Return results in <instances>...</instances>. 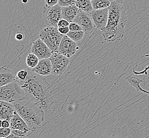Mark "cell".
Listing matches in <instances>:
<instances>
[{"instance_id":"17","label":"cell","mask_w":149,"mask_h":138,"mask_svg":"<svg viewBox=\"0 0 149 138\" xmlns=\"http://www.w3.org/2000/svg\"><path fill=\"white\" fill-rule=\"evenodd\" d=\"M126 79L132 87H133L137 92H143L146 94L149 95V91L146 90L141 86V84L143 82V80L139 78L133 77L132 75H129L126 78Z\"/></svg>"},{"instance_id":"19","label":"cell","mask_w":149,"mask_h":138,"mask_svg":"<svg viewBox=\"0 0 149 138\" xmlns=\"http://www.w3.org/2000/svg\"><path fill=\"white\" fill-rule=\"evenodd\" d=\"M91 1L94 9H102L109 8L112 3L110 0H92Z\"/></svg>"},{"instance_id":"33","label":"cell","mask_w":149,"mask_h":138,"mask_svg":"<svg viewBox=\"0 0 149 138\" xmlns=\"http://www.w3.org/2000/svg\"><path fill=\"white\" fill-rule=\"evenodd\" d=\"M111 2H118L120 3H123L125 0H110Z\"/></svg>"},{"instance_id":"30","label":"cell","mask_w":149,"mask_h":138,"mask_svg":"<svg viewBox=\"0 0 149 138\" xmlns=\"http://www.w3.org/2000/svg\"><path fill=\"white\" fill-rule=\"evenodd\" d=\"M58 29H59V31L60 33L63 35H66L70 32L69 27H63V28H58Z\"/></svg>"},{"instance_id":"6","label":"cell","mask_w":149,"mask_h":138,"mask_svg":"<svg viewBox=\"0 0 149 138\" xmlns=\"http://www.w3.org/2000/svg\"><path fill=\"white\" fill-rule=\"evenodd\" d=\"M62 7L58 4L52 7L44 6L43 10V18L46 25L48 26L58 27V23L61 19Z\"/></svg>"},{"instance_id":"10","label":"cell","mask_w":149,"mask_h":138,"mask_svg":"<svg viewBox=\"0 0 149 138\" xmlns=\"http://www.w3.org/2000/svg\"><path fill=\"white\" fill-rule=\"evenodd\" d=\"M78 49L77 43L72 40L66 34L64 35L60 42L58 52L67 58H72Z\"/></svg>"},{"instance_id":"21","label":"cell","mask_w":149,"mask_h":138,"mask_svg":"<svg viewBox=\"0 0 149 138\" xmlns=\"http://www.w3.org/2000/svg\"><path fill=\"white\" fill-rule=\"evenodd\" d=\"M85 34V32L83 30H80V31H70V32L67 34V35L72 40H74L75 42L78 43L81 40Z\"/></svg>"},{"instance_id":"12","label":"cell","mask_w":149,"mask_h":138,"mask_svg":"<svg viewBox=\"0 0 149 138\" xmlns=\"http://www.w3.org/2000/svg\"><path fill=\"white\" fill-rule=\"evenodd\" d=\"M16 109L13 103L6 101H0V119L10 121L16 112Z\"/></svg>"},{"instance_id":"4","label":"cell","mask_w":149,"mask_h":138,"mask_svg":"<svg viewBox=\"0 0 149 138\" xmlns=\"http://www.w3.org/2000/svg\"><path fill=\"white\" fill-rule=\"evenodd\" d=\"M25 92L20 84L15 80L1 87L0 100L15 103L26 98Z\"/></svg>"},{"instance_id":"32","label":"cell","mask_w":149,"mask_h":138,"mask_svg":"<svg viewBox=\"0 0 149 138\" xmlns=\"http://www.w3.org/2000/svg\"><path fill=\"white\" fill-rule=\"evenodd\" d=\"M24 38V35L22 32H18L15 35V39L19 41L23 40Z\"/></svg>"},{"instance_id":"11","label":"cell","mask_w":149,"mask_h":138,"mask_svg":"<svg viewBox=\"0 0 149 138\" xmlns=\"http://www.w3.org/2000/svg\"><path fill=\"white\" fill-rule=\"evenodd\" d=\"M31 53L37 55L39 60L49 58L52 53V50L40 38H38L32 44Z\"/></svg>"},{"instance_id":"22","label":"cell","mask_w":149,"mask_h":138,"mask_svg":"<svg viewBox=\"0 0 149 138\" xmlns=\"http://www.w3.org/2000/svg\"><path fill=\"white\" fill-rule=\"evenodd\" d=\"M30 132L24 131L20 130H12L11 134L9 136L8 138H26L29 135Z\"/></svg>"},{"instance_id":"26","label":"cell","mask_w":149,"mask_h":138,"mask_svg":"<svg viewBox=\"0 0 149 138\" xmlns=\"http://www.w3.org/2000/svg\"><path fill=\"white\" fill-rule=\"evenodd\" d=\"M70 31H80L83 30L81 27H80L77 23H75L74 21H72V23H70V25L69 26Z\"/></svg>"},{"instance_id":"24","label":"cell","mask_w":149,"mask_h":138,"mask_svg":"<svg viewBox=\"0 0 149 138\" xmlns=\"http://www.w3.org/2000/svg\"><path fill=\"white\" fill-rule=\"evenodd\" d=\"M12 133L11 128L10 127H3L0 128V138H8L11 135Z\"/></svg>"},{"instance_id":"23","label":"cell","mask_w":149,"mask_h":138,"mask_svg":"<svg viewBox=\"0 0 149 138\" xmlns=\"http://www.w3.org/2000/svg\"><path fill=\"white\" fill-rule=\"evenodd\" d=\"M28 75V68L21 70L19 72H17V74L16 75V80L17 81H23L26 80V78H27Z\"/></svg>"},{"instance_id":"18","label":"cell","mask_w":149,"mask_h":138,"mask_svg":"<svg viewBox=\"0 0 149 138\" xmlns=\"http://www.w3.org/2000/svg\"><path fill=\"white\" fill-rule=\"evenodd\" d=\"M75 4L80 11L91 13L94 9L91 0H76Z\"/></svg>"},{"instance_id":"20","label":"cell","mask_w":149,"mask_h":138,"mask_svg":"<svg viewBox=\"0 0 149 138\" xmlns=\"http://www.w3.org/2000/svg\"><path fill=\"white\" fill-rule=\"evenodd\" d=\"M39 60V58H38L37 55L31 53L28 55V56H26V63L29 68L32 69L37 65Z\"/></svg>"},{"instance_id":"1","label":"cell","mask_w":149,"mask_h":138,"mask_svg":"<svg viewBox=\"0 0 149 138\" xmlns=\"http://www.w3.org/2000/svg\"><path fill=\"white\" fill-rule=\"evenodd\" d=\"M28 75L26 80L17 81L23 88L26 98L37 104L45 112L55 103L50 85L43 76L28 68Z\"/></svg>"},{"instance_id":"27","label":"cell","mask_w":149,"mask_h":138,"mask_svg":"<svg viewBox=\"0 0 149 138\" xmlns=\"http://www.w3.org/2000/svg\"><path fill=\"white\" fill-rule=\"evenodd\" d=\"M145 56H146V57H149V54L145 55ZM148 70H149V64H148V65H146V67H145L144 69L143 70H142L141 71H136L135 70V69H133V73L135 75H147L148 74Z\"/></svg>"},{"instance_id":"15","label":"cell","mask_w":149,"mask_h":138,"mask_svg":"<svg viewBox=\"0 0 149 138\" xmlns=\"http://www.w3.org/2000/svg\"><path fill=\"white\" fill-rule=\"evenodd\" d=\"M10 127L12 130H20L26 132L31 131L29 129L28 124L17 112L10 121Z\"/></svg>"},{"instance_id":"14","label":"cell","mask_w":149,"mask_h":138,"mask_svg":"<svg viewBox=\"0 0 149 138\" xmlns=\"http://www.w3.org/2000/svg\"><path fill=\"white\" fill-rule=\"evenodd\" d=\"M16 80V75L11 69L6 66L0 68V87L11 83Z\"/></svg>"},{"instance_id":"3","label":"cell","mask_w":149,"mask_h":138,"mask_svg":"<svg viewBox=\"0 0 149 138\" xmlns=\"http://www.w3.org/2000/svg\"><path fill=\"white\" fill-rule=\"evenodd\" d=\"M13 104L17 112L26 122L32 132L42 126L45 112L37 104L26 97Z\"/></svg>"},{"instance_id":"35","label":"cell","mask_w":149,"mask_h":138,"mask_svg":"<svg viewBox=\"0 0 149 138\" xmlns=\"http://www.w3.org/2000/svg\"><path fill=\"white\" fill-rule=\"evenodd\" d=\"M91 1H92V0H91Z\"/></svg>"},{"instance_id":"8","label":"cell","mask_w":149,"mask_h":138,"mask_svg":"<svg viewBox=\"0 0 149 138\" xmlns=\"http://www.w3.org/2000/svg\"><path fill=\"white\" fill-rule=\"evenodd\" d=\"M74 21L77 23L81 27L86 34L92 33L96 28L92 19L91 14L89 12L79 10Z\"/></svg>"},{"instance_id":"29","label":"cell","mask_w":149,"mask_h":138,"mask_svg":"<svg viewBox=\"0 0 149 138\" xmlns=\"http://www.w3.org/2000/svg\"><path fill=\"white\" fill-rule=\"evenodd\" d=\"M59 0H45V6L47 7H52L58 4Z\"/></svg>"},{"instance_id":"16","label":"cell","mask_w":149,"mask_h":138,"mask_svg":"<svg viewBox=\"0 0 149 138\" xmlns=\"http://www.w3.org/2000/svg\"><path fill=\"white\" fill-rule=\"evenodd\" d=\"M79 11V9H78L76 4L68 6H63L61 8L62 18L68 21L69 23H72L74 21Z\"/></svg>"},{"instance_id":"31","label":"cell","mask_w":149,"mask_h":138,"mask_svg":"<svg viewBox=\"0 0 149 138\" xmlns=\"http://www.w3.org/2000/svg\"><path fill=\"white\" fill-rule=\"evenodd\" d=\"M1 127H10V121L6 120H1Z\"/></svg>"},{"instance_id":"28","label":"cell","mask_w":149,"mask_h":138,"mask_svg":"<svg viewBox=\"0 0 149 138\" xmlns=\"http://www.w3.org/2000/svg\"><path fill=\"white\" fill-rule=\"evenodd\" d=\"M69 25H70V23L68 21L62 18L61 19H60L59 21V22L58 23V28L67 27H69Z\"/></svg>"},{"instance_id":"5","label":"cell","mask_w":149,"mask_h":138,"mask_svg":"<svg viewBox=\"0 0 149 138\" xmlns=\"http://www.w3.org/2000/svg\"><path fill=\"white\" fill-rule=\"evenodd\" d=\"M58 28L48 26L41 30L39 37L48 45L52 52H58L60 42L63 37Z\"/></svg>"},{"instance_id":"13","label":"cell","mask_w":149,"mask_h":138,"mask_svg":"<svg viewBox=\"0 0 149 138\" xmlns=\"http://www.w3.org/2000/svg\"><path fill=\"white\" fill-rule=\"evenodd\" d=\"M52 62L50 58L40 60L37 65L31 69L33 71L42 76H46L52 74Z\"/></svg>"},{"instance_id":"2","label":"cell","mask_w":149,"mask_h":138,"mask_svg":"<svg viewBox=\"0 0 149 138\" xmlns=\"http://www.w3.org/2000/svg\"><path fill=\"white\" fill-rule=\"evenodd\" d=\"M109 8L108 22L102 32L104 40L113 42L124 37L127 18L126 9L122 3L112 2Z\"/></svg>"},{"instance_id":"25","label":"cell","mask_w":149,"mask_h":138,"mask_svg":"<svg viewBox=\"0 0 149 138\" xmlns=\"http://www.w3.org/2000/svg\"><path fill=\"white\" fill-rule=\"evenodd\" d=\"M76 0H59L58 4L61 7L68 6L76 4Z\"/></svg>"},{"instance_id":"7","label":"cell","mask_w":149,"mask_h":138,"mask_svg":"<svg viewBox=\"0 0 149 138\" xmlns=\"http://www.w3.org/2000/svg\"><path fill=\"white\" fill-rule=\"evenodd\" d=\"M52 62V75H59L63 74L70 63L69 58L59 52L52 53L49 58Z\"/></svg>"},{"instance_id":"34","label":"cell","mask_w":149,"mask_h":138,"mask_svg":"<svg viewBox=\"0 0 149 138\" xmlns=\"http://www.w3.org/2000/svg\"><path fill=\"white\" fill-rule=\"evenodd\" d=\"M23 3H26L27 2V0H23Z\"/></svg>"},{"instance_id":"9","label":"cell","mask_w":149,"mask_h":138,"mask_svg":"<svg viewBox=\"0 0 149 138\" xmlns=\"http://www.w3.org/2000/svg\"><path fill=\"white\" fill-rule=\"evenodd\" d=\"M109 8L102 9H93L91 12L95 27L102 32L105 28L108 22L109 13Z\"/></svg>"}]
</instances>
